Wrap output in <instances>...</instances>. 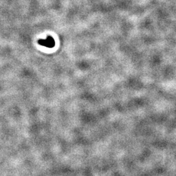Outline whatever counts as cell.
I'll return each instance as SVG.
<instances>
[{"label": "cell", "mask_w": 176, "mask_h": 176, "mask_svg": "<svg viewBox=\"0 0 176 176\" xmlns=\"http://www.w3.org/2000/svg\"><path fill=\"white\" fill-rule=\"evenodd\" d=\"M38 43L41 46L47 48H53L55 46V40L52 37L48 36L46 39H39Z\"/></svg>", "instance_id": "cell-1"}]
</instances>
